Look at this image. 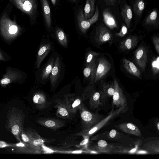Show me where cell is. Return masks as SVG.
<instances>
[{"label":"cell","instance_id":"6da1fadb","mask_svg":"<svg viewBox=\"0 0 159 159\" xmlns=\"http://www.w3.org/2000/svg\"><path fill=\"white\" fill-rule=\"evenodd\" d=\"M25 117L24 114L20 110L14 107L9 110L7 119V129L19 142L22 141L20 134L23 129Z\"/></svg>","mask_w":159,"mask_h":159},{"label":"cell","instance_id":"7a4b0ae2","mask_svg":"<svg viewBox=\"0 0 159 159\" xmlns=\"http://www.w3.org/2000/svg\"><path fill=\"white\" fill-rule=\"evenodd\" d=\"M83 130L88 129L101 120L103 117L89 111L82 104L79 109Z\"/></svg>","mask_w":159,"mask_h":159},{"label":"cell","instance_id":"3957f363","mask_svg":"<svg viewBox=\"0 0 159 159\" xmlns=\"http://www.w3.org/2000/svg\"><path fill=\"white\" fill-rule=\"evenodd\" d=\"M125 107H122L114 111H113L105 118L102 120L92 127L86 130H83L75 134L77 136L89 137L101 128L107 125L110 121L114 118L122 111Z\"/></svg>","mask_w":159,"mask_h":159},{"label":"cell","instance_id":"277c9868","mask_svg":"<svg viewBox=\"0 0 159 159\" xmlns=\"http://www.w3.org/2000/svg\"><path fill=\"white\" fill-rule=\"evenodd\" d=\"M23 142L33 147L38 148L44 142L43 139L36 132L30 129L25 130L23 129L20 134Z\"/></svg>","mask_w":159,"mask_h":159},{"label":"cell","instance_id":"5b68a950","mask_svg":"<svg viewBox=\"0 0 159 159\" xmlns=\"http://www.w3.org/2000/svg\"><path fill=\"white\" fill-rule=\"evenodd\" d=\"M99 16V11L97 6L93 15L88 19H85L83 10H80L77 14V19L79 28L81 32L85 33L91 25L97 21Z\"/></svg>","mask_w":159,"mask_h":159},{"label":"cell","instance_id":"8992f818","mask_svg":"<svg viewBox=\"0 0 159 159\" xmlns=\"http://www.w3.org/2000/svg\"><path fill=\"white\" fill-rule=\"evenodd\" d=\"M95 39L99 45L107 42L112 41L113 36L111 32L103 24H101L97 27Z\"/></svg>","mask_w":159,"mask_h":159},{"label":"cell","instance_id":"52a82bcc","mask_svg":"<svg viewBox=\"0 0 159 159\" xmlns=\"http://www.w3.org/2000/svg\"><path fill=\"white\" fill-rule=\"evenodd\" d=\"M111 67L110 63L105 58L101 57L99 59L93 84L102 78L109 71Z\"/></svg>","mask_w":159,"mask_h":159},{"label":"cell","instance_id":"ba28073f","mask_svg":"<svg viewBox=\"0 0 159 159\" xmlns=\"http://www.w3.org/2000/svg\"><path fill=\"white\" fill-rule=\"evenodd\" d=\"M14 1L18 8L30 17L35 14L37 8L35 0H14Z\"/></svg>","mask_w":159,"mask_h":159},{"label":"cell","instance_id":"9c48e42d","mask_svg":"<svg viewBox=\"0 0 159 159\" xmlns=\"http://www.w3.org/2000/svg\"><path fill=\"white\" fill-rule=\"evenodd\" d=\"M70 113L75 114L83 104L80 97L74 94H68L64 101Z\"/></svg>","mask_w":159,"mask_h":159},{"label":"cell","instance_id":"30bf717a","mask_svg":"<svg viewBox=\"0 0 159 159\" xmlns=\"http://www.w3.org/2000/svg\"><path fill=\"white\" fill-rule=\"evenodd\" d=\"M115 89L113 96V104L117 107H125L126 100L123 91L116 79L114 80Z\"/></svg>","mask_w":159,"mask_h":159},{"label":"cell","instance_id":"8fae6325","mask_svg":"<svg viewBox=\"0 0 159 159\" xmlns=\"http://www.w3.org/2000/svg\"><path fill=\"white\" fill-rule=\"evenodd\" d=\"M136 63L141 69L144 70L148 61V51L143 46L139 47L136 50L134 55Z\"/></svg>","mask_w":159,"mask_h":159},{"label":"cell","instance_id":"7c38bea8","mask_svg":"<svg viewBox=\"0 0 159 159\" xmlns=\"http://www.w3.org/2000/svg\"><path fill=\"white\" fill-rule=\"evenodd\" d=\"M37 121L40 125L53 130H57L65 125L64 121L54 118H40Z\"/></svg>","mask_w":159,"mask_h":159},{"label":"cell","instance_id":"4fadbf2b","mask_svg":"<svg viewBox=\"0 0 159 159\" xmlns=\"http://www.w3.org/2000/svg\"><path fill=\"white\" fill-rule=\"evenodd\" d=\"M61 62L59 57H57L49 76L50 84L52 87H54L58 81L61 69Z\"/></svg>","mask_w":159,"mask_h":159},{"label":"cell","instance_id":"5bb4252c","mask_svg":"<svg viewBox=\"0 0 159 159\" xmlns=\"http://www.w3.org/2000/svg\"><path fill=\"white\" fill-rule=\"evenodd\" d=\"M115 91L114 82L112 83H103L100 93V99L102 103L104 102L109 97L113 96Z\"/></svg>","mask_w":159,"mask_h":159},{"label":"cell","instance_id":"9a60e30c","mask_svg":"<svg viewBox=\"0 0 159 159\" xmlns=\"http://www.w3.org/2000/svg\"><path fill=\"white\" fill-rule=\"evenodd\" d=\"M51 44L48 43L42 44L38 51L37 59V67L38 68L40 66L42 62L51 49Z\"/></svg>","mask_w":159,"mask_h":159},{"label":"cell","instance_id":"2e32d148","mask_svg":"<svg viewBox=\"0 0 159 159\" xmlns=\"http://www.w3.org/2000/svg\"><path fill=\"white\" fill-rule=\"evenodd\" d=\"M138 42L137 37L134 35L129 36L121 42L120 48L124 51H129L135 47Z\"/></svg>","mask_w":159,"mask_h":159},{"label":"cell","instance_id":"e0dca14e","mask_svg":"<svg viewBox=\"0 0 159 159\" xmlns=\"http://www.w3.org/2000/svg\"><path fill=\"white\" fill-rule=\"evenodd\" d=\"M102 16L104 23L109 28L113 30L117 28V24L115 18L108 9H104Z\"/></svg>","mask_w":159,"mask_h":159},{"label":"cell","instance_id":"ac0fdd59","mask_svg":"<svg viewBox=\"0 0 159 159\" xmlns=\"http://www.w3.org/2000/svg\"><path fill=\"white\" fill-rule=\"evenodd\" d=\"M119 129L123 131L135 136L140 137L141 134L139 129L134 124L130 123H124L119 125Z\"/></svg>","mask_w":159,"mask_h":159},{"label":"cell","instance_id":"d6986e66","mask_svg":"<svg viewBox=\"0 0 159 159\" xmlns=\"http://www.w3.org/2000/svg\"><path fill=\"white\" fill-rule=\"evenodd\" d=\"M57 109L56 114L59 117L68 118L70 113L64 101H58L55 106Z\"/></svg>","mask_w":159,"mask_h":159},{"label":"cell","instance_id":"ffe728a7","mask_svg":"<svg viewBox=\"0 0 159 159\" xmlns=\"http://www.w3.org/2000/svg\"><path fill=\"white\" fill-rule=\"evenodd\" d=\"M40 0L44 21L47 26L49 28L51 25V14L50 7L47 0Z\"/></svg>","mask_w":159,"mask_h":159},{"label":"cell","instance_id":"44dd1931","mask_svg":"<svg viewBox=\"0 0 159 159\" xmlns=\"http://www.w3.org/2000/svg\"><path fill=\"white\" fill-rule=\"evenodd\" d=\"M123 63L124 67L129 73L139 78L140 77L141 73L139 70L132 62L124 58Z\"/></svg>","mask_w":159,"mask_h":159},{"label":"cell","instance_id":"7402d4cb","mask_svg":"<svg viewBox=\"0 0 159 159\" xmlns=\"http://www.w3.org/2000/svg\"><path fill=\"white\" fill-rule=\"evenodd\" d=\"M96 62L89 65L85 66L83 70L84 78L90 81V84L93 83L97 68Z\"/></svg>","mask_w":159,"mask_h":159},{"label":"cell","instance_id":"603a6c76","mask_svg":"<svg viewBox=\"0 0 159 159\" xmlns=\"http://www.w3.org/2000/svg\"><path fill=\"white\" fill-rule=\"evenodd\" d=\"M33 101L39 109H43L46 107V98L45 95L42 92H38L34 94L33 98Z\"/></svg>","mask_w":159,"mask_h":159},{"label":"cell","instance_id":"cb8c5ba5","mask_svg":"<svg viewBox=\"0 0 159 159\" xmlns=\"http://www.w3.org/2000/svg\"><path fill=\"white\" fill-rule=\"evenodd\" d=\"M121 14L127 27L129 28L133 17L132 12L130 7L125 4L121 9Z\"/></svg>","mask_w":159,"mask_h":159},{"label":"cell","instance_id":"d4e9b609","mask_svg":"<svg viewBox=\"0 0 159 159\" xmlns=\"http://www.w3.org/2000/svg\"><path fill=\"white\" fill-rule=\"evenodd\" d=\"M54 61V58L52 57L45 65L41 75V78L42 81L46 80L49 77Z\"/></svg>","mask_w":159,"mask_h":159},{"label":"cell","instance_id":"484cf974","mask_svg":"<svg viewBox=\"0 0 159 159\" xmlns=\"http://www.w3.org/2000/svg\"><path fill=\"white\" fill-rule=\"evenodd\" d=\"M95 8V0H86L84 14L86 19L90 18L94 15Z\"/></svg>","mask_w":159,"mask_h":159},{"label":"cell","instance_id":"4316f807","mask_svg":"<svg viewBox=\"0 0 159 159\" xmlns=\"http://www.w3.org/2000/svg\"><path fill=\"white\" fill-rule=\"evenodd\" d=\"M100 96V93L97 92L93 93L91 95L89 100V105L91 108L96 109L102 105Z\"/></svg>","mask_w":159,"mask_h":159},{"label":"cell","instance_id":"83f0119b","mask_svg":"<svg viewBox=\"0 0 159 159\" xmlns=\"http://www.w3.org/2000/svg\"><path fill=\"white\" fill-rule=\"evenodd\" d=\"M56 34L57 39L63 46L67 47V39L66 36L63 31L60 28L57 27L56 30Z\"/></svg>","mask_w":159,"mask_h":159},{"label":"cell","instance_id":"f1b7e54d","mask_svg":"<svg viewBox=\"0 0 159 159\" xmlns=\"http://www.w3.org/2000/svg\"><path fill=\"white\" fill-rule=\"evenodd\" d=\"M145 4L143 0H135L133 5V10L136 15L140 16L144 9Z\"/></svg>","mask_w":159,"mask_h":159},{"label":"cell","instance_id":"f546056e","mask_svg":"<svg viewBox=\"0 0 159 159\" xmlns=\"http://www.w3.org/2000/svg\"><path fill=\"white\" fill-rule=\"evenodd\" d=\"M157 10H153L145 19V24L146 25H157Z\"/></svg>","mask_w":159,"mask_h":159},{"label":"cell","instance_id":"4dcf8cb0","mask_svg":"<svg viewBox=\"0 0 159 159\" xmlns=\"http://www.w3.org/2000/svg\"><path fill=\"white\" fill-rule=\"evenodd\" d=\"M99 53L93 51L88 52L85 56V66L90 65L96 62V59Z\"/></svg>","mask_w":159,"mask_h":159},{"label":"cell","instance_id":"1f68e13d","mask_svg":"<svg viewBox=\"0 0 159 159\" xmlns=\"http://www.w3.org/2000/svg\"><path fill=\"white\" fill-rule=\"evenodd\" d=\"M151 68L153 74L156 76L159 73V57L154 58L151 62Z\"/></svg>","mask_w":159,"mask_h":159},{"label":"cell","instance_id":"d6a6232c","mask_svg":"<svg viewBox=\"0 0 159 159\" xmlns=\"http://www.w3.org/2000/svg\"><path fill=\"white\" fill-rule=\"evenodd\" d=\"M127 28L125 24H123L121 26V29L119 32L116 33V36L123 37L125 36L127 33Z\"/></svg>","mask_w":159,"mask_h":159},{"label":"cell","instance_id":"836d02e7","mask_svg":"<svg viewBox=\"0 0 159 159\" xmlns=\"http://www.w3.org/2000/svg\"><path fill=\"white\" fill-rule=\"evenodd\" d=\"M152 42L157 53L159 54V38L158 36H154L152 39Z\"/></svg>","mask_w":159,"mask_h":159},{"label":"cell","instance_id":"e575fe53","mask_svg":"<svg viewBox=\"0 0 159 159\" xmlns=\"http://www.w3.org/2000/svg\"><path fill=\"white\" fill-rule=\"evenodd\" d=\"M97 145L98 148H103L107 146V143L104 140H100L98 142Z\"/></svg>","mask_w":159,"mask_h":159},{"label":"cell","instance_id":"d590c367","mask_svg":"<svg viewBox=\"0 0 159 159\" xmlns=\"http://www.w3.org/2000/svg\"><path fill=\"white\" fill-rule=\"evenodd\" d=\"M84 139L80 143L79 146L80 147H84L87 145L89 140V137H84Z\"/></svg>","mask_w":159,"mask_h":159},{"label":"cell","instance_id":"8d00e7d4","mask_svg":"<svg viewBox=\"0 0 159 159\" xmlns=\"http://www.w3.org/2000/svg\"><path fill=\"white\" fill-rule=\"evenodd\" d=\"M117 132L116 130L114 129L111 130L109 133V137L111 138H114L117 134Z\"/></svg>","mask_w":159,"mask_h":159},{"label":"cell","instance_id":"74e56055","mask_svg":"<svg viewBox=\"0 0 159 159\" xmlns=\"http://www.w3.org/2000/svg\"><path fill=\"white\" fill-rule=\"evenodd\" d=\"M1 83L2 84H5L9 83L10 82V80L8 78H5L1 80Z\"/></svg>","mask_w":159,"mask_h":159},{"label":"cell","instance_id":"f35d334b","mask_svg":"<svg viewBox=\"0 0 159 159\" xmlns=\"http://www.w3.org/2000/svg\"><path fill=\"white\" fill-rule=\"evenodd\" d=\"M107 4L109 5H114L116 2V0H105Z\"/></svg>","mask_w":159,"mask_h":159},{"label":"cell","instance_id":"ab89813d","mask_svg":"<svg viewBox=\"0 0 159 159\" xmlns=\"http://www.w3.org/2000/svg\"><path fill=\"white\" fill-rule=\"evenodd\" d=\"M7 143L6 142L0 141V148H4L7 147Z\"/></svg>","mask_w":159,"mask_h":159},{"label":"cell","instance_id":"60d3db41","mask_svg":"<svg viewBox=\"0 0 159 159\" xmlns=\"http://www.w3.org/2000/svg\"><path fill=\"white\" fill-rule=\"evenodd\" d=\"M52 4L55 6L56 5L57 0H51Z\"/></svg>","mask_w":159,"mask_h":159},{"label":"cell","instance_id":"b9f144b4","mask_svg":"<svg viewBox=\"0 0 159 159\" xmlns=\"http://www.w3.org/2000/svg\"><path fill=\"white\" fill-rule=\"evenodd\" d=\"M159 123H158L157 124V129H158L159 130Z\"/></svg>","mask_w":159,"mask_h":159},{"label":"cell","instance_id":"7bdbcfd3","mask_svg":"<svg viewBox=\"0 0 159 159\" xmlns=\"http://www.w3.org/2000/svg\"><path fill=\"white\" fill-rule=\"evenodd\" d=\"M70 0L71 1H75L76 0Z\"/></svg>","mask_w":159,"mask_h":159}]
</instances>
